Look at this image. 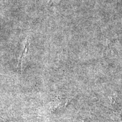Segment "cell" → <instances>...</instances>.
<instances>
[{
    "label": "cell",
    "mask_w": 122,
    "mask_h": 122,
    "mask_svg": "<svg viewBox=\"0 0 122 122\" xmlns=\"http://www.w3.org/2000/svg\"><path fill=\"white\" fill-rule=\"evenodd\" d=\"M28 46H29V42L27 41L26 44H25V47H24L23 51L22 54V55H21L20 57L19 62H18V67H19V65H20V68H21V70H22L23 63L24 61H25V57H26V55L27 54V51H28Z\"/></svg>",
    "instance_id": "6da1fadb"
},
{
    "label": "cell",
    "mask_w": 122,
    "mask_h": 122,
    "mask_svg": "<svg viewBox=\"0 0 122 122\" xmlns=\"http://www.w3.org/2000/svg\"></svg>",
    "instance_id": "3957f363"
},
{
    "label": "cell",
    "mask_w": 122,
    "mask_h": 122,
    "mask_svg": "<svg viewBox=\"0 0 122 122\" xmlns=\"http://www.w3.org/2000/svg\"><path fill=\"white\" fill-rule=\"evenodd\" d=\"M109 99H110V101L111 104L112 105H115L117 104V101H116V100H115V98L114 97V96H111L110 97H109Z\"/></svg>",
    "instance_id": "7a4b0ae2"
}]
</instances>
